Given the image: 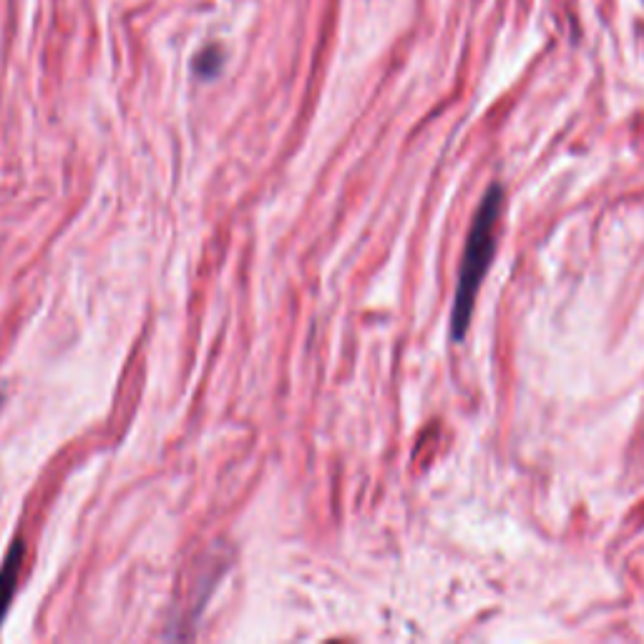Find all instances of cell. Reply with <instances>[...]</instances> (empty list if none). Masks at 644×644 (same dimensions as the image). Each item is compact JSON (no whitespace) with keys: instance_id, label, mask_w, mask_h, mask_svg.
I'll use <instances>...</instances> for the list:
<instances>
[{"instance_id":"6da1fadb","label":"cell","mask_w":644,"mask_h":644,"mask_svg":"<svg viewBox=\"0 0 644 644\" xmlns=\"http://www.w3.org/2000/svg\"><path fill=\"white\" fill-rule=\"evenodd\" d=\"M501 209H504V189L499 184H491L489 192L483 194L476 214H473L466 247H463L461 270H458V285L456 295H453L451 312L453 340H463V335L468 333V325H471L478 290H481L483 277H486L491 260H494Z\"/></svg>"},{"instance_id":"7a4b0ae2","label":"cell","mask_w":644,"mask_h":644,"mask_svg":"<svg viewBox=\"0 0 644 644\" xmlns=\"http://www.w3.org/2000/svg\"><path fill=\"white\" fill-rule=\"evenodd\" d=\"M21 564H23V541H13L11 551H8L3 569H0V624L6 619L11 599L16 594L18 577H21Z\"/></svg>"}]
</instances>
